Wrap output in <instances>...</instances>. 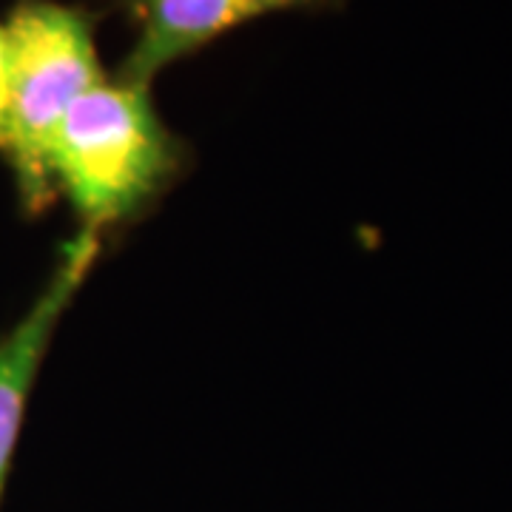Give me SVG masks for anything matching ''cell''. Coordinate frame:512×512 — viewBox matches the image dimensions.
Masks as SVG:
<instances>
[{"mask_svg":"<svg viewBox=\"0 0 512 512\" xmlns=\"http://www.w3.org/2000/svg\"><path fill=\"white\" fill-rule=\"evenodd\" d=\"M180 163V148L148 86L100 80L74 103L52 143V183L89 222L86 231L140 211Z\"/></svg>","mask_w":512,"mask_h":512,"instance_id":"6da1fadb","label":"cell"},{"mask_svg":"<svg viewBox=\"0 0 512 512\" xmlns=\"http://www.w3.org/2000/svg\"><path fill=\"white\" fill-rule=\"evenodd\" d=\"M9 117L3 154L29 208L52 197V143L74 103L106 80L92 20L52 0H23L6 23Z\"/></svg>","mask_w":512,"mask_h":512,"instance_id":"7a4b0ae2","label":"cell"},{"mask_svg":"<svg viewBox=\"0 0 512 512\" xmlns=\"http://www.w3.org/2000/svg\"><path fill=\"white\" fill-rule=\"evenodd\" d=\"M97 254H100V245H97L94 231L72 239L60 251L52 279L35 299L32 311L0 339V493L9 476V464L15 456L20 424H23L26 402H29L40 362L60 325V316L83 288Z\"/></svg>","mask_w":512,"mask_h":512,"instance_id":"3957f363","label":"cell"},{"mask_svg":"<svg viewBox=\"0 0 512 512\" xmlns=\"http://www.w3.org/2000/svg\"><path fill=\"white\" fill-rule=\"evenodd\" d=\"M330 3L336 0H146L140 9L143 26L120 66V80L148 86L171 63L194 55L228 29L271 12Z\"/></svg>","mask_w":512,"mask_h":512,"instance_id":"277c9868","label":"cell"},{"mask_svg":"<svg viewBox=\"0 0 512 512\" xmlns=\"http://www.w3.org/2000/svg\"><path fill=\"white\" fill-rule=\"evenodd\" d=\"M6 117H9V40L0 23V151L6 143Z\"/></svg>","mask_w":512,"mask_h":512,"instance_id":"5b68a950","label":"cell"},{"mask_svg":"<svg viewBox=\"0 0 512 512\" xmlns=\"http://www.w3.org/2000/svg\"><path fill=\"white\" fill-rule=\"evenodd\" d=\"M128 6H134V9H137V12H140V9H143V3H146V0H126Z\"/></svg>","mask_w":512,"mask_h":512,"instance_id":"8992f818","label":"cell"}]
</instances>
